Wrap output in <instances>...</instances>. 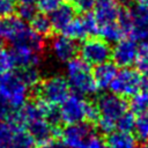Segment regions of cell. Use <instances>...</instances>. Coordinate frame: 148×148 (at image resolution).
Listing matches in <instances>:
<instances>
[{"label": "cell", "instance_id": "6da1fadb", "mask_svg": "<svg viewBox=\"0 0 148 148\" xmlns=\"http://www.w3.org/2000/svg\"><path fill=\"white\" fill-rule=\"evenodd\" d=\"M118 22L125 35L140 42H148V1L138 2L130 9H121Z\"/></svg>", "mask_w": 148, "mask_h": 148}, {"label": "cell", "instance_id": "7a4b0ae2", "mask_svg": "<svg viewBox=\"0 0 148 148\" xmlns=\"http://www.w3.org/2000/svg\"><path fill=\"white\" fill-rule=\"evenodd\" d=\"M66 80L71 89L82 96L97 91L90 65L81 58H73L66 62Z\"/></svg>", "mask_w": 148, "mask_h": 148}, {"label": "cell", "instance_id": "3957f363", "mask_svg": "<svg viewBox=\"0 0 148 148\" xmlns=\"http://www.w3.org/2000/svg\"><path fill=\"white\" fill-rule=\"evenodd\" d=\"M90 103L80 94H71L62 103L59 109L60 119L67 124H79L87 120Z\"/></svg>", "mask_w": 148, "mask_h": 148}, {"label": "cell", "instance_id": "277c9868", "mask_svg": "<svg viewBox=\"0 0 148 148\" xmlns=\"http://www.w3.org/2000/svg\"><path fill=\"white\" fill-rule=\"evenodd\" d=\"M0 94L14 108L18 109L27 103L29 88L22 82L16 73H6L0 84Z\"/></svg>", "mask_w": 148, "mask_h": 148}, {"label": "cell", "instance_id": "5b68a950", "mask_svg": "<svg viewBox=\"0 0 148 148\" xmlns=\"http://www.w3.org/2000/svg\"><path fill=\"white\" fill-rule=\"evenodd\" d=\"M141 81L142 76L139 71L124 67L123 69L118 71L109 88L113 94L121 97H132L140 91Z\"/></svg>", "mask_w": 148, "mask_h": 148}, {"label": "cell", "instance_id": "8992f818", "mask_svg": "<svg viewBox=\"0 0 148 148\" xmlns=\"http://www.w3.org/2000/svg\"><path fill=\"white\" fill-rule=\"evenodd\" d=\"M38 94L43 101L53 105H58L71 95V87L65 76L53 75L39 84Z\"/></svg>", "mask_w": 148, "mask_h": 148}, {"label": "cell", "instance_id": "52a82bcc", "mask_svg": "<svg viewBox=\"0 0 148 148\" xmlns=\"http://www.w3.org/2000/svg\"><path fill=\"white\" fill-rule=\"evenodd\" d=\"M111 47L109 43L102 38H88L82 42L79 52L81 59H83L89 65H99L105 61H109L111 58Z\"/></svg>", "mask_w": 148, "mask_h": 148}, {"label": "cell", "instance_id": "ba28073f", "mask_svg": "<svg viewBox=\"0 0 148 148\" xmlns=\"http://www.w3.org/2000/svg\"><path fill=\"white\" fill-rule=\"evenodd\" d=\"M96 108L101 118H105L116 123L125 112H127L128 104L124 97L111 92L99 96Z\"/></svg>", "mask_w": 148, "mask_h": 148}, {"label": "cell", "instance_id": "9c48e42d", "mask_svg": "<svg viewBox=\"0 0 148 148\" xmlns=\"http://www.w3.org/2000/svg\"><path fill=\"white\" fill-rule=\"evenodd\" d=\"M30 27L18 16L0 17V42H6L13 46L20 42Z\"/></svg>", "mask_w": 148, "mask_h": 148}, {"label": "cell", "instance_id": "30bf717a", "mask_svg": "<svg viewBox=\"0 0 148 148\" xmlns=\"http://www.w3.org/2000/svg\"><path fill=\"white\" fill-rule=\"evenodd\" d=\"M138 43L133 38L120 39L116 43L114 47L111 50V57L113 62L120 67H130L135 64L138 54Z\"/></svg>", "mask_w": 148, "mask_h": 148}, {"label": "cell", "instance_id": "8fae6325", "mask_svg": "<svg viewBox=\"0 0 148 148\" xmlns=\"http://www.w3.org/2000/svg\"><path fill=\"white\" fill-rule=\"evenodd\" d=\"M51 52L53 57L60 61V62H68L73 58H75L76 53L79 52V47L72 38L65 36V35H59L52 38L51 45H50Z\"/></svg>", "mask_w": 148, "mask_h": 148}, {"label": "cell", "instance_id": "7c38bea8", "mask_svg": "<svg viewBox=\"0 0 148 148\" xmlns=\"http://www.w3.org/2000/svg\"><path fill=\"white\" fill-rule=\"evenodd\" d=\"M92 133L90 125L79 123L67 125L61 131V141L67 148H81L87 138Z\"/></svg>", "mask_w": 148, "mask_h": 148}, {"label": "cell", "instance_id": "4fadbf2b", "mask_svg": "<svg viewBox=\"0 0 148 148\" xmlns=\"http://www.w3.org/2000/svg\"><path fill=\"white\" fill-rule=\"evenodd\" d=\"M94 16L98 25L117 22L121 13V8L113 0H98L95 6Z\"/></svg>", "mask_w": 148, "mask_h": 148}, {"label": "cell", "instance_id": "5bb4252c", "mask_svg": "<svg viewBox=\"0 0 148 148\" xmlns=\"http://www.w3.org/2000/svg\"><path fill=\"white\" fill-rule=\"evenodd\" d=\"M117 73H118V68L114 62L105 61L103 64L96 65L92 71V75L97 89L101 90L108 89Z\"/></svg>", "mask_w": 148, "mask_h": 148}, {"label": "cell", "instance_id": "9a60e30c", "mask_svg": "<svg viewBox=\"0 0 148 148\" xmlns=\"http://www.w3.org/2000/svg\"><path fill=\"white\" fill-rule=\"evenodd\" d=\"M75 9L68 3H60L53 12L50 13V21L52 29L58 32H62L64 29L72 22L75 17Z\"/></svg>", "mask_w": 148, "mask_h": 148}, {"label": "cell", "instance_id": "2e32d148", "mask_svg": "<svg viewBox=\"0 0 148 148\" xmlns=\"http://www.w3.org/2000/svg\"><path fill=\"white\" fill-rule=\"evenodd\" d=\"M27 130L31 133V135L34 136V139L38 142H44L49 139H51V136L54 135L56 133V127L51 125L47 120H45L44 118H36L34 120H31L30 123L27 124Z\"/></svg>", "mask_w": 148, "mask_h": 148}, {"label": "cell", "instance_id": "e0dca14e", "mask_svg": "<svg viewBox=\"0 0 148 148\" xmlns=\"http://www.w3.org/2000/svg\"><path fill=\"white\" fill-rule=\"evenodd\" d=\"M13 56L16 67L38 66L40 62V53L29 47H13Z\"/></svg>", "mask_w": 148, "mask_h": 148}, {"label": "cell", "instance_id": "ac0fdd59", "mask_svg": "<svg viewBox=\"0 0 148 148\" xmlns=\"http://www.w3.org/2000/svg\"><path fill=\"white\" fill-rule=\"evenodd\" d=\"M106 148H138L136 141L130 133L112 132L105 141Z\"/></svg>", "mask_w": 148, "mask_h": 148}, {"label": "cell", "instance_id": "d6986e66", "mask_svg": "<svg viewBox=\"0 0 148 148\" xmlns=\"http://www.w3.org/2000/svg\"><path fill=\"white\" fill-rule=\"evenodd\" d=\"M98 34H99L101 38L109 44L110 43H117L120 39H123V37L125 36V32H124V30L120 27L118 21L99 25Z\"/></svg>", "mask_w": 148, "mask_h": 148}, {"label": "cell", "instance_id": "ffe728a7", "mask_svg": "<svg viewBox=\"0 0 148 148\" xmlns=\"http://www.w3.org/2000/svg\"><path fill=\"white\" fill-rule=\"evenodd\" d=\"M36 140L25 127H15L12 139V148H34Z\"/></svg>", "mask_w": 148, "mask_h": 148}, {"label": "cell", "instance_id": "44dd1931", "mask_svg": "<svg viewBox=\"0 0 148 148\" xmlns=\"http://www.w3.org/2000/svg\"><path fill=\"white\" fill-rule=\"evenodd\" d=\"M61 34L72 38L73 40H82L86 37H88L87 29H86L84 22L82 20V16L81 17H74L72 20V22L64 29V31Z\"/></svg>", "mask_w": 148, "mask_h": 148}, {"label": "cell", "instance_id": "7402d4cb", "mask_svg": "<svg viewBox=\"0 0 148 148\" xmlns=\"http://www.w3.org/2000/svg\"><path fill=\"white\" fill-rule=\"evenodd\" d=\"M16 74L18 75V77L22 80V82L28 88L36 87L40 82V73H39L37 66L22 67Z\"/></svg>", "mask_w": 148, "mask_h": 148}, {"label": "cell", "instance_id": "603a6c76", "mask_svg": "<svg viewBox=\"0 0 148 148\" xmlns=\"http://www.w3.org/2000/svg\"><path fill=\"white\" fill-rule=\"evenodd\" d=\"M30 27L35 32H37L42 37H45V36L50 35V32L53 30L50 17L46 16L45 14H43V13L35 15V17L30 21Z\"/></svg>", "mask_w": 148, "mask_h": 148}, {"label": "cell", "instance_id": "cb8c5ba5", "mask_svg": "<svg viewBox=\"0 0 148 148\" xmlns=\"http://www.w3.org/2000/svg\"><path fill=\"white\" fill-rule=\"evenodd\" d=\"M133 131L140 141H148V111L138 114Z\"/></svg>", "mask_w": 148, "mask_h": 148}, {"label": "cell", "instance_id": "d4e9b609", "mask_svg": "<svg viewBox=\"0 0 148 148\" xmlns=\"http://www.w3.org/2000/svg\"><path fill=\"white\" fill-rule=\"evenodd\" d=\"M131 109L132 113L140 114L142 112L148 111V94L145 91H139L131 99Z\"/></svg>", "mask_w": 148, "mask_h": 148}, {"label": "cell", "instance_id": "484cf974", "mask_svg": "<svg viewBox=\"0 0 148 148\" xmlns=\"http://www.w3.org/2000/svg\"><path fill=\"white\" fill-rule=\"evenodd\" d=\"M135 65L140 73L148 74V42H141L139 45Z\"/></svg>", "mask_w": 148, "mask_h": 148}, {"label": "cell", "instance_id": "4316f807", "mask_svg": "<svg viewBox=\"0 0 148 148\" xmlns=\"http://www.w3.org/2000/svg\"><path fill=\"white\" fill-rule=\"evenodd\" d=\"M14 126L7 120H0V147H12Z\"/></svg>", "mask_w": 148, "mask_h": 148}, {"label": "cell", "instance_id": "83f0119b", "mask_svg": "<svg viewBox=\"0 0 148 148\" xmlns=\"http://www.w3.org/2000/svg\"><path fill=\"white\" fill-rule=\"evenodd\" d=\"M15 66L13 51L8 49H0V73H9Z\"/></svg>", "mask_w": 148, "mask_h": 148}, {"label": "cell", "instance_id": "f1b7e54d", "mask_svg": "<svg viewBox=\"0 0 148 148\" xmlns=\"http://www.w3.org/2000/svg\"><path fill=\"white\" fill-rule=\"evenodd\" d=\"M134 124H135V117H134V113L125 112V113H124V114L116 121V127L118 128L119 132L130 133L131 131H133V128H134Z\"/></svg>", "mask_w": 148, "mask_h": 148}, {"label": "cell", "instance_id": "f546056e", "mask_svg": "<svg viewBox=\"0 0 148 148\" xmlns=\"http://www.w3.org/2000/svg\"><path fill=\"white\" fill-rule=\"evenodd\" d=\"M16 12H17V16L23 20L24 22L25 21H31L35 15L37 14L36 13V7L35 5H31V3H22L16 8Z\"/></svg>", "mask_w": 148, "mask_h": 148}, {"label": "cell", "instance_id": "4dcf8cb0", "mask_svg": "<svg viewBox=\"0 0 148 148\" xmlns=\"http://www.w3.org/2000/svg\"><path fill=\"white\" fill-rule=\"evenodd\" d=\"M82 20L84 22V25H86V29H87V34L88 36H94L96 34H98V23L94 16V14L91 13H86L82 15Z\"/></svg>", "mask_w": 148, "mask_h": 148}, {"label": "cell", "instance_id": "1f68e13d", "mask_svg": "<svg viewBox=\"0 0 148 148\" xmlns=\"http://www.w3.org/2000/svg\"><path fill=\"white\" fill-rule=\"evenodd\" d=\"M15 110L16 109H14L7 102V99L0 94V120H7L8 121Z\"/></svg>", "mask_w": 148, "mask_h": 148}, {"label": "cell", "instance_id": "d6a6232c", "mask_svg": "<svg viewBox=\"0 0 148 148\" xmlns=\"http://www.w3.org/2000/svg\"><path fill=\"white\" fill-rule=\"evenodd\" d=\"M74 2V9H76L79 13L86 14V13H90L96 3L97 0H73Z\"/></svg>", "mask_w": 148, "mask_h": 148}, {"label": "cell", "instance_id": "836d02e7", "mask_svg": "<svg viewBox=\"0 0 148 148\" xmlns=\"http://www.w3.org/2000/svg\"><path fill=\"white\" fill-rule=\"evenodd\" d=\"M81 148H106L105 146V141L102 139V136L91 133L87 140L84 141V143L82 145Z\"/></svg>", "mask_w": 148, "mask_h": 148}, {"label": "cell", "instance_id": "e575fe53", "mask_svg": "<svg viewBox=\"0 0 148 148\" xmlns=\"http://www.w3.org/2000/svg\"><path fill=\"white\" fill-rule=\"evenodd\" d=\"M61 0H37V7L43 14H50L59 5Z\"/></svg>", "mask_w": 148, "mask_h": 148}, {"label": "cell", "instance_id": "d590c367", "mask_svg": "<svg viewBox=\"0 0 148 148\" xmlns=\"http://www.w3.org/2000/svg\"><path fill=\"white\" fill-rule=\"evenodd\" d=\"M16 7L12 0H0V17L13 15Z\"/></svg>", "mask_w": 148, "mask_h": 148}, {"label": "cell", "instance_id": "8d00e7d4", "mask_svg": "<svg viewBox=\"0 0 148 148\" xmlns=\"http://www.w3.org/2000/svg\"><path fill=\"white\" fill-rule=\"evenodd\" d=\"M97 125H98V128L102 133L104 134H110L113 132V130L116 128V123L114 121H111L109 119H105V118H98V120L96 121Z\"/></svg>", "mask_w": 148, "mask_h": 148}, {"label": "cell", "instance_id": "74e56055", "mask_svg": "<svg viewBox=\"0 0 148 148\" xmlns=\"http://www.w3.org/2000/svg\"><path fill=\"white\" fill-rule=\"evenodd\" d=\"M39 148H67V147L61 140H57V139L51 138V139L42 142Z\"/></svg>", "mask_w": 148, "mask_h": 148}, {"label": "cell", "instance_id": "f35d334b", "mask_svg": "<svg viewBox=\"0 0 148 148\" xmlns=\"http://www.w3.org/2000/svg\"><path fill=\"white\" fill-rule=\"evenodd\" d=\"M140 91H145L148 94V74H146L145 76H142V81H141V89Z\"/></svg>", "mask_w": 148, "mask_h": 148}, {"label": "cell", "instance_id": "ab89813d", "mask_svg": "<svg viewBox=\"0 0 148 148\" xmlns=\"http://www.w3.org/2000/svg\"><path fill=\"white\" fill-rule=\"evenodd\" d=\"M22 3H31V5H34V3H36L37 2V0H20Z\"/></svg>", "mask_w": 148, "mask_h": 148}, {"label": "cell", "instance_id": "60d3db41", "mask_svg": "<svg viewBox=\"0 0 148 148\" xmlns=\"http://www.w3.org/2000/svg\"><path fill=\"white\" fill-rule=\"evenodd\" d=\"M3 75H5V74H2V73H0V84H1V82H2V79H3Z\"/></svg>", "mask_w": 148, "mask_h": 148}, {"label": "cell", "instance_id": "b9f144b4", "mask_svg": "<svg viewBox=\"0 0 148 148\" xmlns=\"http://www.w3.org/2000/svg\"><path fill=\"white\" fill-rule=\"evenodd\" d=\"M136 2H147L148 0H135Z\"/></svg>", "mask_w": 148, "mask_h": 148}, {"label": "cell", "instance_id": "7bdbcfd3", "mask_svg": "<svg viewBox=\"0 0 148 148\" xmlns=\"http://www.w3.org/2000/svg\"><path fill=\"white\" fill-rule=\"evenodd\" d=\"M141 148H148V142H147V143H145V145H143Z\"/></svg>", "mask_w": 148, "mask_h": 148}, {"label": "cell", "instance_id": "ee69618b", "mask_svg": "<svg viewBox=\"0 0 148 148\" xmlns=\"http://www.w3.org/2000/svg\"><path fill=\"white\" fill-rule=\"evenodd\" d=\"M0 148H12V147H0Z\"/></svg>", "mask_w": 148, "mask_h": 148}, {"label": "cell", "instance_id": "f6af8a7d", "mask_svg": "<svg viewBox=\"0 0 148 148\" xmlns=\"http://www.w3.org/2000/svg\"><path fill=\"white\" fill-rule=\"evenodd\" d=\"M65 1H71V0H65Z\"/></svg>", "mask_w": 148, "mask_h": 148}, {"label": "cell", "instance_id": "bcb514c9", "mask_svg": "<svg viewBox=\"0 0 148 148\" xmlns=\"http://www.w3.org/2000/svg\"><path fill=\"white\" fill-rule=\"evenodd\" d=\"M12 1H15V0H12Z\"/></svg>", "mask_w": 148, "mask_h": 148}]
</instances>
